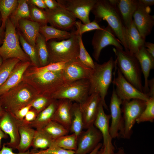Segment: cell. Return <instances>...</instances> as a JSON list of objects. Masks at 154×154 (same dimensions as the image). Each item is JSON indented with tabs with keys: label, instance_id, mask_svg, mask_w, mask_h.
<instances>
[{
	"label": "cell",
	"instance_id": "6da1fadb",
	"mask_svg": "<svg viewBox=\"0 0 154 154\" xmlns=\"http://www.w3.org/2000/svg\"><path fill=\"white\" fill-rule=\"evenodd\" d=\"M119 0H97L91 12L98 23L106 21L116 37L120 41L125 51L129 52L125 36L126 28L118 11L117 5Z\"/></svg>",
	"mask_w": 154,
	"mask_h": 154
},
{
	"label": "cell",
	"instance_id": "7a4b0ae2",
	"mask_svg": "<svg viewBox=\"0 0 154 154\" xmlns=\"http://www.w3.org/2000/svg\"><path fill=\"white\" fill-rule=\"evenodd\" d=\"M25 74L24 75L22 81L31 86L39 95L50 98L67 83L64 78L62 70L40 73H27Z\"/></svg>",
	"mask_w": 154,
	"mask_h": 154
},
{
	"label": "cell",
	"instance_id": "3957f363",
	"mask_svg": "<svg viewBox=\"0 0 154 154\" xmlns=\"http://www.w3.org/2000/svg\"><path fill=\"white\" fill-rule=\"evenodd\" d=\"M94 62V67L89 79V95L93 94H98L104 108L108 110L105 98L112 82V71L115 66V61L111 57L108 61L102 64Z\"/></svg>",
	"mask_w": 154,
	"mask_h": 154
},
{
	"label": "cell",
	"instance_id": "277c9868",
	"mask_svg": "<svg viewBox=\"0 0 154 154\" xmlns=\"http://www.w3.org/2000/svg\"><path fill=\"white\" fill-rule=\"evenodd\" d=\"M22 81L0 96V102L4 110L13 115L39 96L31 86Z\"/></svg>",
	"mask_w": 154,
	"mask_h": 154
},
{
	"label": "cell",
	"instance_id": "5b68a950",
	"mask_svg": "<svg viewBox=\"0 0 154 154\" xmlns=\"http://www.w3.org/2000/svg\"><path fill=\"white\" fill-rule=\"evenodd\" d=\"M49 54L48 64L58 62H68L78 60L79 50L78 35L74 31L69 38L47 42Z\"/></svg>",
	"mask_w": 154,
	"mask_h": 154
},
{
	"label": "cell",
	"instance_id": "8992f818",
	"mask_svg": "<svg viewBox=\"0 0 154 154\" xmlns=\"http://www.w3.org/2000/svg\"><path fill=\"white\" fill-rule=\"evenodd\" d=\"M113 50L116 56L115 62L116 66L123 76L137 89L143 92L142 72L135 55L129 52L115 48H113Z\"/></svg>",
	"mask_w": 154,
	"mask_h": 154
},
{
	"label": "cell",
	"instance_id": "52a82bcc",
	"mask_svg": "<svg viewBox=\"0 0 154 154\" xmlns=\"http://www.w3.org/2000/svg\"><path fill=\"white\" fill-rule=\"evenodd\" d=\"M16 29V28L9 18L5 24L3 41L0 46V56L3 61L16 58L22 62L30 61L29 57L20 46Z\"/></svg>",
	"mask_w": 154,
	"mask_h": 154
},
{
	"label": "cell",
	"instance_id": "ba28073f",
	"mask_svg": "<svg viewBox=\"0 0 154 154\" xmlns=\"http://www.w3.org/2000/svg\"><path fill=\"white\" fill-rule=\"evenodd\" d=\"M90 82L84 79L67 82L51 97L52 99H65L75 101L79 104L89 96Z\"/></svg>",
	"mask_w": 154,
	"mask_h": 154
},
{
	"label": "cell",
	"instance_id": "9c48e42d",
	"mask_svg": "<svg viewBox=\"0 0 154 154\" xmlns=\"http://www.w3.org/2000/svg\"><path fill=\"white\" fill-rule=\"evenodd\" d=\"M146 102L138 99L122 101L121 109L124 128L121 137L127 139L130 138L133 127L145 108Z\"/></svg>",
	"mask_w": 154,
	"mask_h": 154
},
{
	"label": "cell",
	"instance_id": "30bf717a",
	"mask_svg": "<svg viewBox=\"0 0 154 154\" xmlns=\"http://www.w3.org/2000/svg\"><path fill=\"white\" fill-rule=\"evenodd\" d=\"M92 44L93 49V56L98 61H99L102 50L107 46L113 45L115 48L123 50L121 42L108 25L102 30H96L92 37Z\"/></svg>",
	"mask_w": 154,
	"mask_h": 154
},
{
	"label": "cell",
	"instance_id": "8fae6325",
	"mask_svg": "<svg viewBox=\"0 0 154 154\" xmlns=\"http://www.w3.org/2000/svg\"><path fill=\"white\" fill-rule=\"evenodd\" d=\"M116 69L117 76L114 77L112 82L116 86L115 90L118 97L122 101L138 99L147 101L149 97V94L141 92L128 81L117 66Z\"/></svg>",
	"mask_w": 154,
	"mask_h": 154
},
{
	"label": "cell",
	"instance_id": "7c38bea8",
	"mask_svg": "<svg viewBox=\"0 0 154 154\" xmlns=\"http://www.w3.org/2000/svg\"><path fill=\"white\" fill-rule=\"evenodd\" d=\"M60 6L66 10L83 24L90 22V13L97 0H57Z\"/></svg>",
	"mask_w": 154,
	"mask_h": 154
},
{
	"label": "cell",
	"instance_id": "4fadbf2b",
	"mask_svg": "<svg viewBox=\"0 0 154 154\" xmlns=\"http://www.w3.org/2000/svg\"><path fill=\"white\" fill-rule=\"evenodd\" d=\"M121 100L116 94L114 86L110 104L111 121L109 132L113 139L121 137L123 130L124 123L121 106Z\"/></svg>",
	"mask_w": 154,
	"mask_h": 154
},
{
	"label": "cell",
	"instance_id": "5bb4252c",
	"mask_svg": "<svg viewBox=\"0 0 154 154\" xmlns=\"http://www.w3.org/2000/svg\"><path fill=\"white\" fill-rule=\"evenodd\" d=\"M102 139L100 131L94 125L82 131L78 136L75 154H88L93 151Z\"/></svg>",
	"mask_w": 154,
	"mask_h": 154
},
{
	"label": "cell",
	"instance_id": "9a60e30c",
	"mask_svg": "<svg viewBox=\"0 0 154 154\" xmlns=\"http://www.w3.org/2000/svg\"><path fill=\"white\" fill-rule=\"evenodd\" d=\"M50 26L67 31L74 26L76 18L66 9L61 6L53 10H45Z\"/></svg>",
	"mask_w": 154,
	"mask_h": 154
},
{
	"label": "cell",
	"instance_id": "2e32d148",
	"mask_svg": "<svg viewBox=\"0 0 154 154\" xmlns=\"http://www.w3.org/2000/svg\"><path fill=\"white\" fill-rule=\"evenodd\" d=\"M23 122V121L18 120L14 115L6 111L0 117V128L10 138L9 141L5 143L6 146L16 149L20 139L19 127Z\"/></svg>",
	"mask_w": 154,
	"mask_h": 154
},
{
	"label": "cell",
	"instance_id": "e0dca14e",
	"mask_svg": "<svg viewBox=\"0 0 154 154\" xmlns=\"http://www.w3.org/2000/svg\"><path fill=\"white\" fill-rule=\"evenodd\" d=\"M138 5L133 17L139 33L145 39L151 33L154 25V15H151L150 7H145L138 0Z\"/></svg>",
	"mask_w": 154,
	"mask_h": 154
},
{
	"label": "cell",
	"instance_id": "ac0fdd59",
	"mask_svg": "<svg viewBox=\"0 0 154 154\" xmlns=\"http://www.w3.org/2000/svg\"><path fill=\"white\" fill-rule=\"evenodd\" d=\"M101 101L98 94H93L82 103L79 104L83 117L84 129H86L94 125Z\"/></svg>",
	"mask_w": 154,
	"mask_h": 154
},
{
	"label": "cell",
	"instance_id": "d6986e66",
	"mask_svg": "<svg viewBox=\"0 0 154 154\" xmlns=\"http://www.w3.org/2000/svg\"><path fill=\"white\" fill-rule=\"evenodd\" d=\"M92 69L84 65L78 60L66 63L62 70V75L67 82L82 79L89 80Z\"/></svg>",
	"mask_w": 154,
	"mask_h": 154
},
{
	"label": "cell",
	"instance_id": "ffe728a7",
	"mask_svg": "<svg viewBox=\"0 0 154 154\" xmlns=\"http://www.w3.org/2000/svg\"><path fill=\"white\" fill-rule=\"evenodd\" d=\"M110 119V115L105 113L101 101L94 125L101 133L103 139L102 145L105 146L113 145L112 142V139L109 132V122Z\"/></svg>",
	"mask_w": 154,
	"mask_h": 154
},
{
	"label": "cell",
	"instance_id": "44dd1931",
	"mask_svg": "<svg viewBox=\"0 0 154 154\" xmlns=\"http://www.w3.org/2000/svg\"><path fill=\"white\" fill-rule=\"evenodd\" d=\"M31 64L29 61H20L16 65L7 80L0 87V96L22 81L25 73Z\"/></svg>",
	"mask_w": 154,
	"mask_h": 154
},
{
	"label": "cell",
	"instance_id": "7402d4cb",
	"mask_svg": "<svg viewBox=\"0 0 154 154\" xmlns=\"http://www.w3.org/2000/svg\"><path fill=\"white\" fill-rule=\"evenodd\" d=\"M72 104V101L70 100H58L57 107L52 120L62 125L69 131Z\"/></svg>",
	"mask_w": 154,
	"mask_h": 154
},
{
	"label": "cell",
	"instance_id": "603a6c76",
	"mask_svg": "<svg viewBox=\"0 0 154 154\" xmlns=\"http://www.w3.org/2000/svg\"><path fill=\"white\" fill-rule=\"evenodd\" d=\"M139 64L144 78L143 92L148 93V82L150 71L154 67V58L146 50L145 46L142 47L135 55Z\"/></svg>",
	"mask_w": 154,
	"mask_h": 154
},
{
	"label": "cell",
	"instance_id": "cb8c5ba5",
	"mask_svg": "<svg viewBox=\"0 0 154 154\" xmlns=\"http://www.w3.org/2000/svg\"><path fill=\"white\" fill-rule=\"evenodd\" d=\"M40 25L37 23L26 19H21L18 28L26 41L35 47L37 38L40 33Z\"/></svg>",
	"mask_w": 154,
	"mask_h": 154
},
{
	"label": "cell",
	"instance_id": "d4e9b609",
	"mask_svg": "<svg viewBox=\"0 0 154 154\" xmlns=\"http://www.w3.org/2000/svg\"><path fill=\"white\" fill-rule=\"evenodd\" d=\"M125 36L129 52L131 54L135 55L144 46L145 39L139 33L133 20L129 27L126 28Z\"/></svg>",
	"mask_w": 154,
	"mask_h": 154
},
{
	"label": "cell",
	"instance_id": "484cf974",
	"mask_svg": "<svg viewBox=\"0 0 154 154\" xmlns=\"http://www.w3.org/2000/svg\"><path fill=\"white\" fill-rule=\"evenodd\" d=\"M58 100L53 99L45 108L39 113L35 119L28 125L36 130H41L52 120L57 106Z\"/></svg>",
	"mask_w": 154,
	"mask_h": 154
},
{
	"label": "cell",
	"instance_id": "4316f807",
	"mask_svg": "<svg viewBox=\"0 0 154 154\" xmlns=\"http://www.w3.org/2000/svg\"><path fill=\"white\" fill-rule=\"evenodd\" d=\"M137 0H120L117 6L126 28H128L133 19V15L138 5Z\"/></svg>",
	"mask_w": 154,
	"mask_h": 154
},
{
	"label": "cell",
	"instance_id": "83f0119b",
	"mask_svg": "<svg viewBox=\"0 0 154 154\" xmlns=\"http://www.w3.org/2000/svg\"><path fill=\"white\" fill-rule=\"evenodd\" d=\"M20 139L16 148L19 152L27 151L32 146L35 129L23 122L19 127Z\"/></svg>",
	"mask_w": 154,
	"mask_h": 154
},
{
	"label": "cell",
	"instance_id": "f1b7e54d",
	"mask_svg": "<svg viewBox=\"0 0 154 154\" xmlns=\"http://www.w3.org/2000/svg\"><path fill=\"white\" fill-rule=\"evenodd\" d=\"M40 33L43 35L47 42L53 39H57L60 41L67 39L71 37L72 31L61 30L47 25L40 26Z\"/></svg>",
	"mask_w": 154,
	"mask_h": 154
},
{
	"label": "cell",
	"instance_id": "f546056e",
	"mask_svg": "<svg viewBox=\"0 0 154 154\" xmlns=\"http://www.w3.org/2000/svg\"><path fill=\"white\" fill-rule=\"evenodd\" d=\"M71 114L69 131L78 136L84 129L83 117L78 103L72 104Z\"/></svg>",
	"mask_w": 154,
	"mask_h": 154
},
{
	"label": "cell",
	"instance_id": "4dcf8cb0",
	"mask_svg": "<svg viewBox=\"0 0 154 154\" xmlns=\"http://www.w3.org/2000/svg\"><path fill=\"white\" fill-rule=\"evenodd\" d=\"M30 10L27 0H18L17 6L9 19L15 27L18 28L19 21L23 19H29Z\"/></svg>",
	"mask_w": 154,
	"mask_h": 154
},
{
	"label": "cell",
	"instance_id": "1f68e13d",
	"mask_svg": "<svg viewBox=\"0 0 154 154\" xmlns=\"http://www.w3.org/2000/svg\"><path fill=\"white\" fill-rule=\"evenodd\" d=\"M35 48L40 67L48 64L49 54L47 42L44 37L40 33L36 40Z\"/></svg>",
	"mask_w": 154,
	"mask_h": 154
},
{
	"label": "cell",
	"instance_id": "d6a6232c",
	"mask_svg": "<svg viewBox=\"0 0 154 154\" xmlns=\"http://www.w3.org/2000/svg\"><path fill=\"white\" fill-rule=\"evenodd\" d=\"M54 141L42 130H36L33 141V149H47L54 144Z\"/></svg>",
	"mask_w": 154,
	"mask_h": 154
},
{
	"label": "cell",
	"instance_id": "836d02e7",
	"mask_svg": "<svg viewBox=\"0 0 154 154\" xmlns=\"http://www.w3.org/2000/svg\"><path fill=\"white\" fill-rule=\"evenodd\" d=\"M54 141L68 134L69 130L60 124L53 120L42 129Z\"/></svg>",
	"mask_w": 154,
	"mask_h": 154
},
{
	"label": "cell",
	"instance_id": "e575fe53",
	"mask_svg": "<svg viewBox=\"0 0 154 154\" xmlns=\"http://www.w3.org/2000/svg\"><path fill=\"white\" fill-rule=\"evenodd\" d=\"M17 0H0V13L2 23L1 26L5 29L6 21L16 8Z\"/></svg>",
	"mask_w": 154,
	"mask_h": 154
},
{
	"label": "cell",
	"instance_id": "d590c367",
	"mask_svg": "<svg viewBox=\"0 0 154 154\" xmlns=\"http://www.w3.org/2000/svg\"><path fill=\"white\" fill-rule=\"evenodd\" d=\"M17 33L23 50L29 57L31 64L34 67H40V65L35 47L28 42L19 31H18Z\"/></svg>",
	"mask_w": 154,
	"mask_h": 154
},
{
	"label": "cell",
	"instance_id": "8d00e7d4",
	"mask_svg": "<svg viewBox=\"0 0 154 154\" xmlns=\"http://www.w3.org/2000/svg\"><path fill=\"white\" fill-rule=\"evenodd\" d=\"M78 136L74 133L66 135L54 141V143L64 149L75 151L77 147Z\"/></svg>",
	"mask_w": 154,
	"mask_h": 154
},
{
	"label": "cell",
	"instance_id": "74e56055",
	"mask_svg": "<svg viewBox=\"0 0 154 154\" xmlns=\"http://www.w3.org/2000/svg\"><path fill=\"white\" fill-rule=\"evenodd\" d=\"M20 61L16 58H10L3 61L0 66V87L5 82L14 67Z\"/></svg>",
	"mask_w": 154,
	"mask_h": 154
},
{
	"label": "cell",
	"instance_id": "f35d334b",
	"mask_svg": "<svg viewBox=\"0 0 154 154\" xmlns=\"http://www.w3.org/2000/svg\"><path fill=\"white\" fill-rule=\"evenodd\" d=\"M28 4L30 15L29 19L38 23L41 26L47 25L48 17L45 10L38 8L31 4Z\"/></svg>",
	"mask_w": 154,
	"mask_h": 154
},
{
	"label": "cell",
	"instance_id": "ab89813d",
	"mask_svg": "<svg viewBox=\"0 0 154 154\" xmlns=\"http://www.w3.org/2000/svg\"><path fill=\"white\" fill-rule=\"evenodd\" d=\"M154 120V96H150L146 102L145 108L136 122L137 123L148 121L153 122Z\"/></svg>",
	"mask_w": 154,
	"mask_h": 154
},
{
	"label": "cell",
	"instance_id": "60d3db41",
	"mask_svg": "<svg viewBox=\"0 0 154 154\" xmlns=\"http://www.w3.org/2000/svg\"><path fill=\"white\" fill-rule=\"evenodd\" d=\"M79 46L78 60L80 62L88 67L93 69L94 67V62L93 61L83 44L82 35H78Z\"/></svg>",
	"mask_w": 154,
	"mask_h": 154
},
{
	"label": "cell",
	"instance_id": "b9f144b4",
	"mask_svg": "<svg viewBox=\"0 0 154 154\" xmlns=\"http://www.w3.org/2000/svg\"><path fill=\"white\" fill-rule=\"evenodd\" d=\"M66 64V63L64 62H58L50 63L42 67H37L34 66L27 73H40L47 72L61 71L64 69Z\"/></svg>",
	"mask_w": 154,
	"mask_h": 154
},
{
	"label": "cell",
	"instance_id": "7bdbcfd3",
	"mask_svg": "<svg viewBox=\"0 0 154 154\" xmlns=\"http://www.w3.org/2000/svg\"><path fill=\"white\" fill-rule=\"evenodd\" d=\"M76 30L75 33L77 35H82L85 32L94 30H102L104 27H101L98 23L94 20L87 24H82L80 21H76L75 25Z\"/></svg>",
	"mask_w": 154,
	"mask_h": 154
},
{
	"label": "cell",
	"instance_id": "ee69618b",
	"mask_svg": "<svg viewBox=\"0 0 154 154\" xmlns=\"http://www.w3.org/2000/svg\"><path fill=\"white\" fill-rule=\"evenodd\" d=\"M53 99L42 96H38L31 103L33 108L38 114L45 108L50 103Z\"/></svg>",
	"mask_w": 154,
	"mask_h": 154
},
{
	"label": "cell",
	"instance_id": "f6af8a7d",
	"mask_svg": "<svg viewBox=\"0 0 154 154\" xmlns=\"http://www.w3.org/2000/svg\"><path fill=\"white\" fill-rule=\"evenodd\" d=\"M32 154H75V151L62 148L54 143L48 148L38 150L33 149Z\"/></svg>",
	"mask_w": 154,
	"mask_h": 154
},
{
	"label": "cell",
	"instance_id": "bcb514c9",
	"mask_svg": "<svg viewBox=\"0 0 154 154\" xmlns=\"http://www.w3.org/2000/svg\"><path fill=\"white\" fill-rule=\"evenodd\" d=\"M32 108L31 103L17 111L14 115L19 120L23 121L27 113Z\"/></svg>",
	"mask_w": 154,
	"mask_h": 154
},
{
	"label": "cell",
	"instance_id": "7dc6e473",
	"mask_svg": "<svg viewBox=\"0 0 154 154\" xmlns=\"http://www.w3.org/2000/svg\"><path fill=\"white\" fill-rule=\"evenodd\" d=\"M13 148L9 147L5 145V143L3 144L1 149L0 150V154H32V151L28 150L23 153H14L13 151Z\"/></svg>",
	"mask_w": 154,
	"mask_h": 154
},
{
	"label": "cell",
	"instance_id": "c3c4849f",
	"mask_svg": "<svg viewBox=\"0 0 154 154\" xmlns=\"http://www.w3.org/2000/svg\"><path fill=\"white\" fill-rule=\"evenodd\" d=\"M37 115V113L34 109H31L25 116L23 120V122L28 125L35 119Z\"/></svg>",
	"mask_w": 154,
	"mask_h": 154
},
{
	"label": "cell",
	"instance_id": "681fc988",
	"mask_svg": "<svg viewBox=\"0 0 154 154\" xmlns=\"http://www.w3.org/2000/svg\"><path fill=\"white\" fill-rule=\"evenodd\" d=\"M114 146H105L103 145L96 154H115Z\"/></svg>",
	"mask_w": 154,
	"mask_h": 154
},
{
	"label": "cell",
	"instance_id": "f907efd6",
	"mask_svg": "<svg viewBox=\"0 0 154 154\" xmlns=\"http://www.w3.org/2000/svg\"><path fill=\"white\" fill-rule=\"evenodd\" d=\"M28 3L31 4L40 9L45 10L47 9L43 0H27Z\"/></svg>",
	"mask_w": 154,
	"mask_h": 154
},
{
	"label": "cell",
	"instance_id": "816d5d0a",
	"mask_svg": "<svg viewBox=\"0 0 154 154\" xmlns=\"http://www.w3.org/2000/svg\"><path fill=\"white\" fill-rule=\"evenodd\" d=\"M47 9L50 10L55 9L60 6L56 1L55 0H43Z\"/></svg>",
	"mask_w": 154,
	"mask_h": 154
},
{
	"label": "cell",
	"instance_id": "f5cc1de1",
	"mask_svg": "<svg viewBox=\"0 0 154 154\" xmlns=\"http://www.w3.org/2000/svg\"><path fill=\"white\" fill-rule=\"evenodd\" d=\"M144 46L147 52L154 58V44L149 42H145Z\"/></svg>",
	"mask_w": 154,
	"mask_h": 154
},
{
	"label": "cell",
	"instance_id": "db71d44e",
	"mask_svg": "<svg viewBox=\"0 0 154 154\" xmlns=\"http://www.w3.org/2000/svg\"><path fill=\"white\" fill-rule=\"evenodd\" d=\"M149 91L148 93L149 97L154 96V79L149 80L148 82Z\"/></svg>",
	"mask_w": 154,
	"mask_h": 154
},
{
	"label": "cell",
	"instance_id": "11a10c76",
	"mask_svg": "<svg viewBox=\"0 0 154 154\" xmlns=\"http://www.w3.org/2000/svg\"><path fill=\"white\" fill-rule=\"evenodd\" d=\"M144 6L148 7L154 4V0H138Z\"/></svg>",
	"mask_w": 154,
	"mask_h": 154
},
{
	"label": "cell",
	"instance_id": "9f6ffc18",
	"mask_svg": "<svg viewBox=\"0 0 154 154\" xmlns=\"http://www.w3.org/2000/svg\"><path fill=\"white\" fill-rule=\"evenodd\" d=\"M5 33V29L0 27V46L3 42L4 37Z\"/></svg>",
	"mask_w": 154,
	"mask_h": 154
},
{
	"label": "cell",
	"instance_id": "6f0895ef",
	"mask_svg": "<svg viewBox=\"0 0 154 154\" xmlns=\"http://www.w3.org/2000/svg\"><path fill=\"white\" fill-rule=\"evenodd\" d=\"M8 135L5 133L0 128V148L1 147V140L3 139H7L8 138Z\"/></svg>",
	"mask_w": 154,
	"mask_h": 154
},
{
	"label": "cell",
	"instance_id": "680465c9",
	"mask_svg": "<svg viewBox=\"0 0 154 154\" xmlns=\"http://www.w3.org/2000/svg\"><path fill=\"white\" fill-rule=\"evenodd\" d=\"M102 145V143H100L96 148L91 152L88 154H96L98 151L100 149Z\"/></svg>",
	"mask_w": 154,
	"mask_h": 154
},
{
	"label": "cell",
	"instance_id": "91938a15",
	"mask_svg": "<svg viewBox=\"0 0 154 154\" xmlns=\"http://www.w3.org/2000/svg\"><path fill=\"white\" fill-rule=\"evenodd\" d=\"M115 154H127L123 148H119L117 152H115Z\"/></svg>",
	"mask_w": 154,
	"mask_h": 154
},
{
	"label": "cell",
	"instance_id": "94428289",
	"mask_svg": "<svg viewBox=\"0 0 154 154\" xmlns=\"http://www.w3.org/2000/svg\"><path fill=\"white\" fill-rule=\"evenodd\" d=\"M5 111L3 108L0 102V117L3 114Z\"/></svg>",
	"mask_w": 154,
	"mask_h": 154
},
{
	"label": "cell",
	"instance_id": "6125c7cd",
	"mask_svg": "<svg viewBox=\"0 0 154 154\" xmlns=\"http://www.w3.org/2000/svg\"><path fill=\"white\" fill-rule=\"evenodd\" d=\"M3 60L1 57L0 56V66L2 64L3 62Z\"/></svg>",
	"mask_w": 154,
	"mask_h": 154
},
{
	"label": "cell",
	"instance_id": "be15d7a7",
	"mask_svg": "<svg viewBox=\"0 0 154 154\" xmlns=\"http://www.w3.org/2000/svg\"><path fill=\"white\" fill-rule=\"evenodd\" d=\"M1 23H2L1 18V14L0 13V27H1Z\"/></svg>",
	"mask_w": 154,
	"mask_h": 154
}]
</instances>
